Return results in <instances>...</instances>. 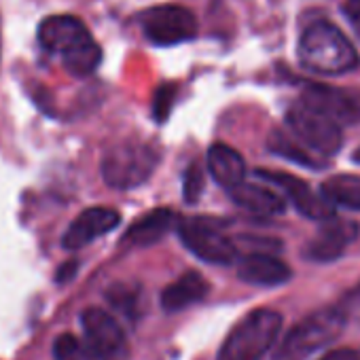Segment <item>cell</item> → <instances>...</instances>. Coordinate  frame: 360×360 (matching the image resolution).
I'll return each instance as SVG.
<instances>
[{"label":"cell","mask_w":360,"mask_h":360,"mask_svg":"<svg viewBox=\"0 0 360 360\" xmlns=\"http://www.w3.org/2000/svg\"><path fill=\"white\" fill-rule=\"evenodd\" d=\"M39 43L60 56L72 77H89L102 62V49L87 26L75 15H51L39 26Z\"/></svg>","instance_id":"cell-1"},{"label":"cell","mask_w":360,"mask_h":360,"mask_svg":"<svg viewBox=\"0 0 360 360\" xmlns=\"http://www.w3.org/2000/svg\"><path fill=\"white\" fill-rule=\"evenodd\" d=\"M299 62L303 68L324 77H337L358 66V53L347 37L330 22L309 24L299 39Z\"/></svg>","instance_id":"cell-2"},{"label":"cell","mask_w":360,"mask_h":360,"mask_svg":"<svg viewBox=\"0 0 360 360\" xmlns=\"http://www.w3.org/2000/svg\"><path fill=\"white\" fill-rule=\"evenodd\" d=\"M345 320L347 318L341 307H324L305 316L278 343L274 360H309L343 333Z\"/></svg>","instance_id":"cell-3"},{"label":"cell","mask_w":360,"mask_h":360,"mask_svg":"<svg viewBox=\"0 0 360 360\" xmlns=\"http://www.w3.org/2000/svg\"><path fill=\"white\" fill-rule=\"evenodd\" d=\"M282 330V316L274 309H255L244 316L223 341L219 360H261Z\"/></svg>","instance_id":"cell-4"},{"label":"cell","mask_w":360,"mask_h":360,"mask_svg":"<svg viewBox=\"0 0 360 360\" xmlns=\"http://www.w3.org/2000/svg\"><path fill=\"white\" fill-rule=\"evenodd\" d=\"M159 165L157 153L144 142H123L106 150L102 157V178L104 183L119 191H129L155 174Z\"/></svg>","instance_id":"cell-5"},{"label":"cell","mask_w":360,"mask_h":360,"mask_svg":"<svg viewBox=\"0 0 360 360\" xmlns=\"http://www.w3.org/2000/svg\"><path fill=\"white\" fill-rule=\"evenodd\" d=\"M144 37L159 47L191 41L198 34V20L183 5H157L140 15Z\"/></svg>","instance_id":"cell-6"},{"label":"cell","mask_w":360,"mask_h":360,"mask_svg":"<svg viewBox=\"0 0 360 360\" xmlns=\"http://www.w3.org/2000/svg\"><path fill=\"white\" fill-rule=\"evenodd\" d=\"M286 123H288L292 136L301 144H305L309 150H314L322 157L337 155L343 144L341 125H337L328 117L320 115L318 110H314L301 102L288 110Z\"/></svg>","instance_id":"cell-7"},{"label":"cell","mask_w":360,"mask_h":360,"mask_svg":"<svg viewBox=\"0 0 360 360\" xmlns=\"http://www.w3.org/2000/svg\"><path fill=\"white\" fill-rule=\"evenodd\" d=\"M81 326L87 347L98 360H129V343L121 324L102 307H89L81 314Z\"/></svg>","instance_id":"cell-8"},{"label":"cell","mask_w":360,"mask_h":360,"mask_svg":"<svg viewBox=\"0 0 360 360\" xmlns=\"http://www.w3.org/2000/svg\"><path fill=\"white\" fill-rule=\"evenodd\" d=\"M178 238L198 259L212 265H229L238 259V246L217 227L200 221H183L178 225Z\"/></svg>","instance_id":"cell-9"},{"label":"cell","mask_w":360,"mask_h":360,"mask_svg":"<svg viewBox=\"0 0 360 360\" xmlns=\"http://www.w3.org/2000/svg\"><path fill=\"white\" fill-rule=\"evenodd\" d=\"M257 176L265 180V183L274 185L276 189H280L303 217L311 221L335 219V208L326 202V198L322 193H316L299 176L286 172H271V169H259Z\"/></svg>","instance_id":"cell-10"},{"label":"cell","mask_w":360,"mask_h":360,"mask_svg":"<svg viewBox=\"0 0 360 360\" xmlns=\"http://www.w3.org/2000/svg\"><path fill=\"white\" fill-rule=\"evenodd\" d=\"M301 104L318 110L330 121L339 123H360V94L337 89L328 85H309L303 91Z\"/></svg>","instance_id":"cell-11"},{"label":"cell","mask_w":360,"mask_h":360,"mask_svg":"<svg viewBox=\"0 0 360 360\" xmlns=\"http://www.w3.org/2000/svg\"><path fill=\"white\" fill-rule=\"evenodd\" d=\"M119 223H121V214L117 210L104 208V206H94L89 210L81 212L70 223V227L66 229V233L62 238V246L66 250L85 248L96 238L110 233L115 227H119Z\"/></svg>","instance_id":"cell-12"},{"label":"cell","mask_w":360,"mask_h":360,"mask_svg":"<svg viewBox=\"0 0 360 360\" xmlns=\"http://www.w3.org/2000/svg\"><path fill=\"white\" fill-rule=\"evenodd\" d=\"M238 276L252 286H282L290 280V267L269 252H248L238 263Z\"/></svg>","instance_id":"cell-13"},{"label":"cell","mask_w":360,"mask_h":360,"mask_svg":"<svg viewBox=\"0 0 360 360\" xmlns=\"http://www.w3.org/2000/svg\"><path fill=\"white\" fill-rule=\"evenodd\" d=\"M356 238H358V227L354 223L330 219V223L324 225V229L307 244L305 257L309 261H318V263L335 261L347 250V246Z\"/></svg>","instance_id":"cell-14"},{"label":"cell","mask_w":360,"mask_h":360,"mask_svg":"<svg viewBox=\"0 0 360 360\" xmlns=\"http://www.w3.org/2000/svg\"><path fill=\"white\" fill-rule=\"evenodd\" d=\"M206 161H208L210 176L227 191L236 189L238 185H242L246 180V161L229 144H223V142L212 144L208 148Z\"/></svg>","instance_id":"cell-15"},{"label":"cell","mask_w":360,"mask_h":360,"mask_svg":"<svg viewBox=\"0 0 360 360\" xmlns=\"http://www.w3.org/2000/svg\"><path fill=\"white\" fill-rule=\"evenodd\" d=\"M210 284L200 271H187L172 284H167L161 292V307L165 311H183L206 299Z\"/></svg>","instance_id":"cell-16"},{"label":"cell","mask_w":360,"mask_h":360,"mask_svg":"<svg viewBox=\"0 0 360 360\" xmlns=\"http://www.w3.org/2000/svg\"><path fill=\"white\" fill-rule=\"evenodd\" d=\"M229 195L240 208H244L246 212L255 217H278L286 210V202L282 195H278L269 187L252 185V183H246V180L236 189H231Z\"/></svg>","instance_id":"cell-17"},{"label":"cell","mask_w":360,"mask_h":360,"mask_svg":"<svg viewBox=\"0 0 360 360\" xmlns=\"http://www.w3.org/2000/svg\"><path fill=\"white\" fill-rule=\"evenodd\" d=\"M176 217L172 210L167 208H157L148 214H144L142 219H138L127 233L123 236V244L127 246H150L155 242H159L174 225Z\"/></svg>","instance_id":"cell-18"},{"label":"cell","mask_w":360,"mask_h":360,"mask_svg":"<svg viewBox=\"0 0 360 360\" xmlns=\"http://www.w3.org/2000/svg\"><path fill=\"white\" fill-rule=\"evenodd\" d=\"M326 202L335 208L360 210V176L358 174H335L322 183L320 191Z\"/></svg>","instance_id":"cell-19"},{"label":"cell","mask_w":360,"mask_h":360,"mask_svg":"<svg viewBox=\"0 0 360 360\" xmlns=\"http://www.w3.org/2000/svg\"><path fill=\"white\" fill-rule=\"evenodd\" d=\"M269 150H274L276 155L290 159L299 165H307V167H322L324 163H320L314 155L305 153L303 148H299V144H295L286 134L282 131H274L269 138Z\"/></svg>","instance_id":"cell-20"},{"label":"cell","mask_w":360,"mask_h":360,"mask_svg":"<svg viewBox=\"0 0 360 360\" xmlns=\"http://www.w3.org/2000/svg\"><path fill=\"white\" fill-rule=\"evenodd\" d=\"M53 356L56 360H98L94 352L87 347V343L79 341L75 335H60L53 343Z\"/></svg>","instance_id":"cell-21"},{"label":"cell","mask_w":360,"mask_h":360,"mask_svg":"<svg viewBox=\"0 0 360 360\" xmlns=\"http://www.w3.org/2000/svg\"><path fill=\"white\" fill-rule=\"evenodd\" d=\"M108 299H110V303H112L119 311H125V314H129V316L136 314V295H134V290H129V288H125V286L110 288Z\"/></svg>","instance_id":"cell-22"},{"label":"cell","mask_w":360,"mask_h":360,"mask_svg":"<svg viewBox=\"0 0 360 360\" xmlns=\"http://www.w3.org/2000/svg\"><path fill=\"white\" fill-rule=\"evenodd\" d=\"M202 185H204V178L198 165H193L187 174V185H185V200L195 202L202 193Z\"/></svg>","instance_id":"cell-23"},{"label":"cell","mask_w":360,"mask_h":360,"mask_svg":"<svg viewBox=\"0 0 360 360\" xmlns=\"http://www.w3.org/2000/svg\"><path fill=\"white\" fill-rule=\"evenodd\" d=\"M343 13H345L347 22L354 26V32L360 39V0H345V3H343Z\"/></svg>","instance_id":"cell-24"},{"label":"cell","mask_w":360,"mask_h":360,"mask_svg":"<svg viewBox=\"0 0 360 360\" xmlns=\"http://www.w3.org/2000/svg\"><path fill=\"white\" fill-rule=\"evenodd\" d=\"M320 360H360V356L349 347H339V349H333V352L324 354Z\"/></svg>","instance_id":"cell-25"},{"label":"cell","mask_w":360,"mask_h":360,"mask_svg":"<svg viewBox=\"0 0 360 360\" xmlns=\"http://www.w3.org/2000/svg\"><path fill=\"white\" fill-rule=\"evenodd\" d=\"M354 161H356V163H360V148H358V150L354 153Z\"/></svg>","instance_id":"cell-26"}]
</instances>
